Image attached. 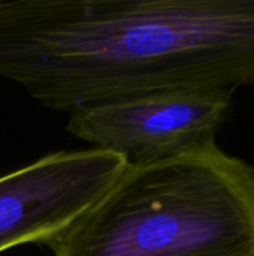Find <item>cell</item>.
Here are the masks:
<instances>
[{"label": "cell", "instance_id": "1", "mask_svg": "<svg viewBox=\"0 0 254 256\" xmlns=\"http://www.w3.org/2000/svg\"><path fill=\"white\" fill-rule=\"evenodd\" d=\"M0 76L54 111L254 82V0H0Z\"/></svg>", "mask_w": 254, "mask_h": 256}, {"label": "cell", "instance_id": "2", "mask_svg": "<svg viewBox=\"0 0 254 256\" xmlns=\"http://www.w3.org/2000/svg\"><path fill=\"white\" fill-rule=\"evenodd\" d=\"M52 256H254V166L216 141L121 171Z\"/></svg>", "mask_w": 254, "mask_h": 256}, {"label": "cell", "instance_id": "3", "mask_svg": "<svg viewBox=\"0 0 254 256\" xmlns=\"http://www.w3.org/2000/svg\"><path fill=\"white\" fill-rule=\"evenodd\" d=\"M232 93L162 90L115 98L69 112L67 132L129 166L166 160L216 141Z\"/></svg>", "mask_w": 254, "mask_h": 256}, {"label": "cell", "instance_id": "4", "mask_svg": "<svg viewBox=\"0 0 254 256\" xmlns=\"http://www.w3.org/2000/svg\"><path fill=\"white\" fill-rule=\"evenodd\" d=\"M124 168L123 158L90 148L52 153L0 177V254L19 244H49Z\"/></svg>", "mask_w": 254, "mask_h": 256}]
</instances>
